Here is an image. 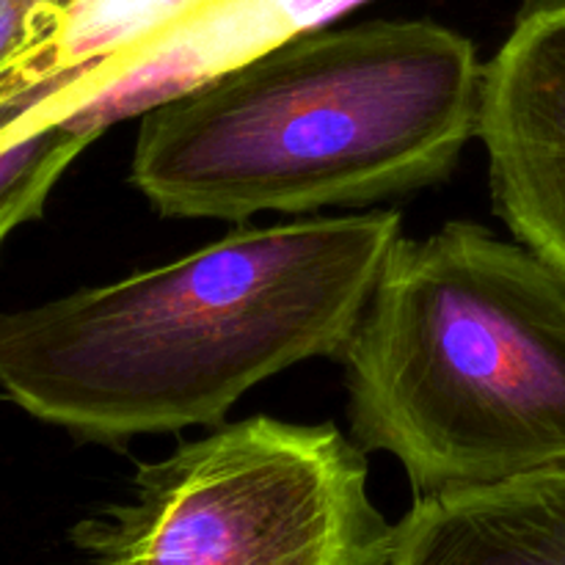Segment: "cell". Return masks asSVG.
Returning a JSON list of instances; mask_svg holds the SVG:
<instances>
[{
  "instance_id": "6",
  "label": "cell",
  "mask_w": 565,
  "mask_h": 565,
  "mask_svg": "<svg viewBox=\"0 0 565 565\" xmlns=\"http://www.w3.org/2000/svg\"><path fill=\"white\" fill-rule=\"evenodd\" d=\"M362 0H191L147 33L114 77L77 110L99 127L180 94L296 33L315 31Z\"/></svg>"
},
{
  "instance_id": "5",
  "label": "cell",
  "mask_w": 565,
  "mask_h": 565,
  "mask_svg": "<svg viewBox=\"0 0 565 565\" xmlns=\"http://www.w3.org/2000/svg\"><path fill=\"white\" fill-rule=\"evenodd\" d=\"M478 138L497 213L565 276V0H533L483 66Z\"/></svg>"
},
{
  "instance_id": "9",
  "label": "cell",
  "mask_w": 565,
  "mask_h": 565,
  "mask_svg": "<svg viewBox=\"0 0 565 565\" xmlns=\"http://www.w3.org/2000/svg\"><path fill=\"white\" fill-rule=\"evenodd\" d=\"M103 64H70L61 53L0 75V141L53 116H70Z\"/></svg>"
},
{
  "instance_id": "1",
  "label": "cell",
  "mask_w": 565,
  "mask_h": 565,
  "mask_svg": "<svg viewBox=\"0 0 565 565\" xmlns=\"http://www.w3.org/2000/svg\"><path fill=\"white\" fill-rule=\"evenodd\" d=\"M401 237L392 210L237 230L0 315V386L31 417L97 445L218 425L270 375L342 359Z\"/></svg>"
},
{
  "instance_id": "4",
  "label": "cell",
  "mask_w": 565,
  "mask_h": 565,
  "mask_svg": "<svg viewBox=\"0 0 565 565\" xmlns=\"http://www.w3.org/2000/svg\"><path fill=\"white\" fill-rule=\"evenodd\" d=\"M337 425L252 417L143 463L72 530L86 565H390L395 524Z\"/></svg>"
},
{
  "instance_id": "8",
  "label": "cell",
  "mask_w": 565,
  "mask_h": 565,
  "mask_svg": "<svg viewBox=\"0 0 565 565\" xmlns=\"http://www.w3.org/2000/svg\"><path fill=\"white\" fill-rule=\"evenodd\" d=\"M97 136L70 116H53L0 141V246L17 226L42 215L55 182Z\"/></svg>"
},
{
  "instance_id": "2",
  "label": "cell",
  "mask_w": 565,
  "mask_h": 565,
  "mask_svg": "<svg viewBox=\"0 0 565 565\" xmlns=\"http://www.w3.org/2000/svg\"><path fill=\"white\" fill-rule=\"evenodd\" d=\"M483 66L430 20L296 33L143 110L130 182L166 218L364 207L445 180Z\"/></svg>"
},
{
  "instance_id": "10",
  "label": "cell",
  "mask_w": 565,
  "mask_h": 565,
  "mask_svg": "<svg viewBox=\"0 0 565 565\" xmlns=\"http://www.w3.org/2000/svg\"><path fill=\"white\" fill-rule=\"evenodd\" d=\"M75 0H0V75L61 53Z\"/></svg>"
},
{
  "instance_id": "3",
  "label": "cell",
  "mask_w": 565,
  "mask_h": 565,
  "mask_svg": "<svg viewBox=\"0 0 565 565\" xmlns=\"http://www.w3.org/2000/svg\"><path fill=\"white\" fill-rule=\"evenodd\" d=\"M342 362L353 441L417 497L565 463V276L524 243L469 221L401 237Z\"/></svg>"
},
{
  "instance_id": "7",
  "label": "cell",
  "mask_w": 565,
  "mask_h": 565,
  "mask_svg": "<svg viewBox=\"0 0 565 565\" xmlns=\"http://www.w3.org/2000/svg\"><path fill=\"white\" fill-rule=\"evenodd\" d=\"M390 565H565V463L417 497Z\"/></svg>"
}]
</instances>
